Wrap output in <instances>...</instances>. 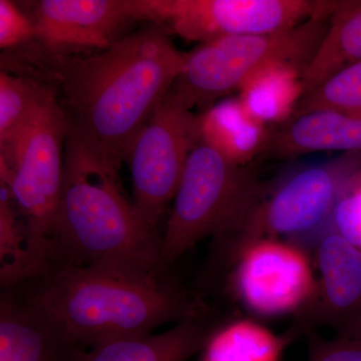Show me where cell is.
Returning a JSON list of instances; mask_svg holds the SVG:
<instances>
[{
    "label": "cell",
    "mask_w": 361,
    "mask_h": 361,
    "mask_svg": "<svg viewBox=\"0 0 361 361\" xmlns=\"http://www.w3.org/2000/svg\"><path fill=\"white\" fill-rule=\"evenodd\" d=\"M361 171V153L344 154L325 163L306 165L285 176L230 239L234 258L247 244L278 236L301 238L330 224L342 194Z\"/></svg>",
    "instance_id": "ba28073f"
},
{
    "label": "cell",
    "mask_w": 361,
    "mask_h": 361,
    "mask_svg": "<svg viewBox=\"0 0 361 361\" xmlns=\"http://www.w3.org/2000/svg\"><path fill=\"white\" fill-rule=\"evenodd\" d=\"M317 109L361 118V61L342 68L304 94L294 114Z\"/></svg>",
    "instance_id": "7402d4cb"
},
{
    "label": "cell",
    "mask_w": 361,
    "mask_h": 361,
    "mask_svg": "<svg viewBox=\"0 0 361 361\" xmlns=\"http://www.w3.org/2000/svg\"><path fill=\"white\" fill-rule=\"evenodd\" d=\"M361 61V0L337 1L326 32L302 73L304 94Z\"/></svg>",
    "instance_id": "e0dca14e"
},
{
    "label": "cell",
    "mask_w": 361,
    "mask_h": 361,
    "mask_svg": "<svg viewBox=\"0 0 361 361\" xmlns=\"http://www.w3.org/2000/svg\"><path fill=\"white\" fill-rule=\"evenodd\" d=\"M329 226L361 251V171L342 194Z\"/></svg>",
    "instance_id": "603a6c76"
},
{
    "label": "cell",
    "mask_w": 361,
    "mask_h": 361,
    "mask_svg": "<svg viewBox=\"0 0 361 361\" xmlns=\"http://www.w3.org/2000/svg\"><path fill=\"white\" fill-rule=\"evenodd\" d=\"M56 99V90L37 73L1 63L0 147L13 141L42 106Z\"/></svg>",
    "instance_id": "d6986e66"
},
{
    "label": "cell",
    "mask_w": 361,
    "mask_h": 361,
    "mask_svg": "<svg viewBox=\"0 0 361 361\" xmlns=\"http://www.w3.org/2000/svg\"><path fill=\"white\" fill-rule=\"evenodd\" d=\"M329 20L312 18L284 32L240 35L204 42L186 54L171 92L189 110L212 108L266 66L288 63L305 70L326 32Z\"/></svg>",
    "instance_id": "8992f818"
},
{
    "label": "cell",
    "mask_w": 361,
    "mask_h": 361,
    "mask_svg": "<svg viewBox=\"0 0 361 361\" xmlns=\"http://www.w3.org/2000/svg\"><path fill=\"white\" fill-rule=\"evenodd\" d=\"M329 0H135L137 20L165 26L171 35L204 42L291 30L330 18Z\"/></svg>",
    "instance_id": "52a82bcc"
},
{
    "label": "cell",
    "mask_w": 361,
    "mask_h": 361,
    "mask_svg": "<svg viewBox=\"0 0 361 361\" xmlns=\"http://www.w3.org/2000/svg\"><path fill=\"white\" fill-rule=\"evenodd\" d=\"M218 329L209 310L163 334L126 337L87 349L84 361H187L203 351Z\"/></svg>",
    "instance_id": "9a60e30c"
},
{
    "label": "cell",
    "mask_w": 361,
    "mask_h": 361,
    "mask_svg": "<svg viewBox=\"0 0 361 361\" xmlns=\"http://www.w3.org/2000/svg\"><path fill=\"white\" fill-rule=\"evenodd\" d=\"M302 73L288 63L266 66L242 85L239 99L256 120L279 125L294 115L303 97Z\"/></svg>",
    "instance_id": "ac0fdd59"
},
{
    "label": "cell",
    "mask_w": 361,
    "mask_h": 361,
    "mask_svg": "<svg viewBox=\"0 0 361 361\" xmlns=\"http://www.w3.org/2000/svg\"><path fill=\"white\" fill-rule=\"evenodd\" d=\"M329 151L361 153V118L325 109L294 114L270 130L263 154L289 159Z\"/></svg>",
    "instance_id": "5bb4252c"
},
{
    "label": "cell",
    "mask_w": 361,
    "mask_h": 361,
    "mask_svg": "<svg viewBox=\"0 0 361 361\" xmlns=\"http://www.w3.org/2000/svg\"><path fill=\"white\" fill-rule=\"evenodd\" d=\"M13 288L87 350L114 339L152 334L160 325L209 310L167 271L59 262Z\"/></svg>",
    "instance_id": "7a4b0ae2"
},
{
    "label": "cell",
    "mask_w": 361,
    "mask_h": 361,
    "mask_svg": "<svg viewBox=\"0 0 361 361\" xmlns=\"http://www.w3.org/2000/svg\"><path fill=\"white\" fill-rule=\"evenodd\" d=\"M37 276L27 228L11 189L0 180V282L13 288Z\"/></svg>",
    "instance_id": "44dd1931"
},
{
    "label": "cell",
    "mask_w": 361,
    "mask_h": 361,
    "mask_svg": "<svg viewBox=\"0 0 361 361\" xmlns=\"http://www.w3.org/2000/svg\"><path fill=\"white\" fill-rule=\"evenodd\" d=\"M87 349L16 288L0 299V361H84Z\"/></svg>",
    "instance_id": "4fadbf2b"
},
{
    "label": "cell",
    "mask_w": 361,
    "mask_h": 361,
    "mask_svg": "<svg viewBox=\"0 0 361 361\" xmlns=\"http://www.w3.org/2000/svg\"><path fill=\"white\" fill-rule=\"evenodd\" d=\"M35 25L27 13L16 2L0 0V47L14 51L32 44Z\"/></svg>",
    "instance_id": "cb8c5ba5"
},
{
    "label": "cell",
    "mask_w": 361,
    "mask_h": 361,
    "mask_svg": "<svg viewBox=\"0 0 361 361\" xmlns=\"http://www.w3.org/2000/svg\"><path fill=\"white\" fill-rule=\"evenodd\" d=\"M316 246L320 279L310 302L296 313L287 338L310 334L315 326L341 332L361 310V251L329 226Z\"/></svg>",
    "instance_id": "7c38bea8"
},
{
    "label": "cell",
    "mask_w": 361,
    "mask_h": 361,
    "mask_svg": "<svg viewBox=\"0 0 361 361\" xmlns=\"http://www.w3.org/2000/svg\"><path fill=\"white\" fill-rule=\"evenodd\" d=\"M234 259L235 289L246 307L257 314H296L314 295L310 259L294 242L257 240L244 246Z\"/></svg>",
    "instance_id": "8fae6325"
},
{
    "label": "cell",
    "mask_w": 361,
    "mask_h": 361,
    "mask_svg": "<svg viewBox=\"0 0 361 361\" xmlns=\"http://www.w3.org/2000/svg\"><path fill=\"white\" fill-rule=\"evenodd\" d=\"M288 339L251 320H237L214 332L203 361H279Z\"/></svg>",
    "instance_id": "ffe728a7"
},
{
    "label": "cell",
    "mask_w": 361,
    "mask_h": 361,
    "mask_svg": "<svg viewBox=\"0 0 361 361\" xmlns=\"http://www.w3.org/2000/svg\"><path fill=\"white\" fill-rule=\"evenodd\" d=\"M338 334L339 337L361 342V310Z\"/></svg>",
    "instance_id": "484cf974"
},
{
    "label": "cell",
    "mask_w": 361,
    "mask_h": 361,
    "mask_svg": "<svg viewBox=\"0 0 361 361\" xmlns=\"http://www.w3.org/2000/svg\"><path fill=\"white\" fill-rule=\"evenodd\" d=\"M308 361H361V342L337 337L334 341L308 334Z\"/></svg>",
    "instance_id": "d4e9b609"
},
{
    "label": "cell",
    "mask_w": 361,
    "mask_h": 361,
    "mask_svg": "<svg viewBox=\"0 0 361 361\" xmlns=\"http://www.w3.org/2000/svg\"><path fill=\"white\" fill-rule=\"evenodd\" d=\"M35 25L30 54L47 59L90 56L110 49L139 21L135 0L21 2Z\"/></svg>",
    "instance_id": "30bf717a"
},
{
    "label": "cell",
    "mask_w": 361,
    "mask_h": 361,
    "mask_svg": "<svg viewBox=\"0 0 361 361\" xmlns=\"http://www.w3.org/2000/svg\"><path fill=\"white\" fill-rule=\"evenodd\" d=\"M201 139V115L189 110L170 90L135 140L128 158L132 203L142 222L158 234L188 159Z\"/></svg>",
    "instance_id": "9c48e42d"
},
{
    "label": "cell",
    "mask_w": 361,
    "mask_h": 361,
    "mask_svg": "<svg viewBox=\"0 0 361 361\" xmlns=\"http://www.w3.org/2000/svg\"><path fill=\"white\" fill-rule=\"evenodd\" d=\"M185 59L167 28L149 23L106 51L32 66L56 90L68 123L120 169Z\"/></svg>",
    "instance_id": "6da1fadb"
},
{
    "label": "cell",
    "mask_w": 361,
    "mask_h": 361,
    "mask_svg": "<svg viewBox=\"0 0 361 361\" xmlns=\"http://www.w3.org/2000/svg\"><path fill=\"white\" fill-rule=\"evenodd\" d=\"M201 123V142L232 163L246 166L254 157L264 153L270 130L246 111L239 97L203 111Z\"/></svg>",
    "instance_id": "2e32d148"
},
{
    "label": "cell",
    "mask_w": 361,
    "mask_h": 361,
    "mask_svg": "<svg viewBox=\"0 0 361 361\" xmlns=\"http://www.w3.org/2000/svg\"><path fill=\"white\" fill-rule=\"evenodd\" d=\"M56 230L59 262L167 271L161 236L126 198L118 168L70 123Z\"/></svg>",
    "instance_id": "3957f363"
},
{
    "label": "cell",
    "mask_w": 361,
    "mask_h": 361,
    "mask_svg": "<svg viewBox=\"0 0 361 361\" xmlns=\"http://www.w3.org/2000/svg\"><path fill=\"white\" fill-rule=\"evenodd\" d=\"M68 130V116L56 99L0 147V180L11 189L27 228L37 277L59 261L56 226Z\"/></svg>",
    "instance_id": "5b68a950"
},
{
    "label": "cell",
    "mask_w": 361,
    "mask_h": 361,
    "mask_svg": "<svg viewBox=\"0 0 361 361\" xmlns=\"http://www.w3.org/2000/svg\"><path fill=\"white\" fill-rule=\"evenodd\" d=\"M266 195L253 169L232 163L201 142L188 159L161 237L163 267L207 237L236 236Z\"/></svg>",
    "instance_id": "277c9868"
}]
</instances>
